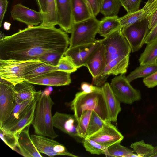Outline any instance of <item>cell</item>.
<instances>
[{
  "label": "cell",
  "mask_w": 157,
  "mask_h": 157,
  "mask_svg": "<svg viewBox=\"0 0 157 157\" xmlns=\"http://www.w3.org/2000/svg\"><path fill=\"white\" fill-rule=\"evenodd\" d=\"M69 45L66 33L55 27H28L0 40V60H38L51 52H66Z\"/></svg>",
  "instance_id": "1"
},
{
  "label": "cell",
  "mask_w": 157,
  "mask_h": 157,
  "mask_svg": "<svg viewBox=\"0 0 157 157\" xmlns=\"http://www.w3.org/2000/svg\"><path fill=\"white\" fill-rule=\"evenodd\" d=\"M54 104L50 95L42 92L36 104L31 124L36 134L53 139L58 136L54 129L52 113Z\"/></svg>",
  "instance_id": "2"
},
{
  "label": "cell",
  "mask_w": 157,
  "mask_h": 157,
  "mask_svg": "<svg viewBox=\"0 0 157 157\" xmlns=\"http://www.w3.org/2000/svg\"><path fill=\"white\" fill-rule=\"evenodd\" d=\"M70 106L78 121L85 111H94L104 121L111 122L102 90L90 93L83 91L77 93Z\"/></svg>",
  "instance_id": "3"
},
{
  "label": "cell",
  "mask_w": 157,
  "mask_h": 157,
  "mask_svg": "<svg viewBox=\"0 0 157 157\" xmlns=\"http://www.w3.org/2000/svg\"><path fill=\"white\" fill-rule=\"evenodd\" d=\"M42 63L39 60H0V78L15 85L24 81L25 74Z\"/></svg>",
  "instance_id": "4"
},
{
  "label": "cell",
  "mask_w": 157,
  "mask_h": 157,
  "mask_svg": "<svg viewBox=\"0 0 157 157\" xmlns=\"http://www.w3.org/2000/svg\"><path fill=\"white\" fill-rule=\"evenodd\" d=\"M100 24V21L93 17L81 22L73 23L68 48L95 42Z\"/></svg>",
  "instance_id": "5"
},
{
  "label": "cell",
  "mask_w": 157,
  "mask_h": 157,
  "mask_svg": "<svg viewBox=\"0 0 157 157\" xmlns=\"http://www.w3.org/2000/svg\"><path fill=\"white\" fill-rule=\"evenodd\" d=\"M121 29L120 28L101 39V44L105 47L107 64L117 58L129 57L131 48L122 34Z\"/></svg>",
  "instance_id": "6"
},
{
  "label": "cell",
  "mask_w": 157,
  "mask_h": 157,
  "mask_svg": "<svg viewBox=\"0 0 157 157\" xmlns=\"http://www.w3.org/2000/svg\"><path fill=\"white\" fill-rule=\"evenodd\" d=\"M121 74L112 79L111 88L120 102L132 104L141 98L140 91L133 88L124 75Z\"/></svg>",
  "instance_id": "7"
},
{
  "label": "cell",
  "mask_w": 157,
  "mask_h": 157,
  "mask_svg": "<svg viewBox=\"0 0 157 157\" xmlns=\"http://www.w3.org/2000/svg\"><path fill=\"white\" fill-rule=\"evenodd\" d=\"M148 25V20L145 18L122 28V34L132 52L139 50L144 44V40L150 31Z\"/></svg>",
  "instance_id": "8"
},
{
  "label": "cell",
  "mask_w": 157,
  "mask_h": 157,
  "mask_svg": "<svg viewBox=\"0 0 157 157\" xmlns=\"http://www.w3.org/2000/svg\"><path fill=\"white\" fill-rule=\"evenodd\" d=\"M14 85L0 78V127L8 119L16 104Z\"/></svg>",
  "instance_id": "9"
},
{
  "label": "cell",
  "mask_w": 157,
  "mask_h": 157,
  "mask_svg": "<svg viewBox=\"0 0 157 157\" xmlns=\"http://www.w3.org/2000/svg\"><path fill=\"white\" fill-rule=\"evenodd\" d=\"M31 138L38 151L50 157L62 155L71 157L78 156L70 153L63 144L46 136L32 134Z\"/></svg>",
  "instance_id": "10"
},
{
  "label": "cell",
  "mask_w": 157,
  "mask_h": 157,
  "mask_svg": "<svg viewBox=\"0 0 157 157\" xmlns=\"http://www.w3.org/2000/svg\"><path fill=\"white\" fill-rule=\"evenodd\" d=\"M101 44V39L96 40L92 43L68 48L64 56H69L78 68L86 66L91 55Z\"/></svg>",
  "instance_id": "11"
},
{
  "label": "cell",
  "mask_w": 157,
  "mask_h": 157,
  "mask_svg": "<svg viewBox=\"0 0 157 157\" xmlns=\"http://www.w3.org/2000/svg\"><path fill=\"white\" fill-rule=\"evenodd\" d=\"M54 127L74 138L78 142L82 143L84 139L79 137L77 132L78 121L73 115L56 111L52 117Z\"/></svg>",
  "instance_id": "12"
},
{
  "label": "cell",
  "mask_w": 157,
  "mask_h": 157,
  "mask_svg": "<svg viewBox=\"0 0 157 157\" xmlns=\"http://www.w3.org/2000/svg\"><path fill=\"white\" fill-rule=\"evenodd\" d=\"M70 74L56 70L48 72L25 81L32 84L52 86L68 85L71 82Z\"/></svg>",
  "instance_id": "13"
},
{
  "label": "cell",
  "mask_w": 157,
  "mask_h": 157,
  "mask_svg": "<svg viewBox=\"0 0 157 157\" xmlns=\"http://www.w3.org/2000/svg\"><path fill=\"white\" fill-rule=\"evenodd\" d=\"M129 59V57H120L110 61L100 74L93 78V84L98 86H103L109 75L125 74L127 71Z\"/></svg>",
  "instance_id": "14"
},
{
  "label": "cell",
  "mask_w": 157,
  "mask_h": 157,
  "mask_svg": "<svg viewBox=\"0 0 157 157\" xmlns=\"http://www.w3.org/2000/svg\"><path fill=\"white\" fill-rule=\"evenodd\" d=\"M13 19L24 23L28 27L41 24L44 20V14L29 8L21 3L14 5L11 11Z\"/></svg>",
  "instance_id": "15"
},
{
  "label": "cell",
  "mask_w": 157,
  "mask_h": 157,
  "mask_svg": "<svg viewBox=\"0 0 157 157\" xmlns=\"http://www.w3.org/2000/svg\"><path fill=\"white\" fill-rule=\"evenodd\" d=\"M111 122H105L100 130L88 138L107 147L116 142H121L124 136Z\"/></svg>",
  "instance_id": "16"
},
{
  "label": "cell",
  "mask_w": 157,
  "mask_h": 157,
  "mask_svg": "<svg viewBox=\"0 0 157 157\" xmlns=\"http://www.w3.org/2000/svg\"><path fill=\"white\" fill-rule=\"evenodd\" d=\"M30 125L17 135V144L14 150L25 157H41L34 145L29 133Z\"/></svg>",
  "instance_id": "17"
},
{
  "label": "cell",
  "mask_w": 157,
  "mask_h": 157,
  "mask_svg": "<svg viewBox=\"0 0 157 157\" xmlns=\"http://www.w3.org/2000/svg\"><path fill=\"white\" fill-rule=\"evenodd\" d=\"M42 91H37L34 97L20 104L16 103L10 117L3 127H0L6 131H9L36 103Z\"/></svg>",
  "instance_id": "18"
},
{
  "label": "cell",
  "mask_w": 157,
  "mask_h": 157,
  "mask_svg": "<svg viewBox=\"0 0 157 157\" xmlns=\"http://www.w3.org/2000/svg\"><path fill=\"white\" fill-rule=\"evenodd\" d=\"M58 25L66 33H71L73 24L71 0H56Z\"/></svg>",
  "instance_id": "19"
},
{
  "label": "cell",
  "mask_w": 157,
  "mask_h": 157,
  "mask_svg": "<svg viewBox=\"0 0 157 157\" xmlns=\"http://www.w3.org/2000/svg\"><path fill=\"white\" fill-rule=\"evenodd\" d=\"M106 64L105 47L104 44H101L91 55L86 66L93 78H94L100 74Z\"/></svg>",
  "instance_id": "20"
},
{
  "label": "cell",
  "mask_w": 157,
  "mask_h": 157,
  "mask_svg": "<svg viewBox=\"0 0 157 157\" xmlns=\"http://www.w3.org/2000/svg\"><path fill=\"white\" fill-rule=\"evenodd\" d=\"M107 108L109 121L116 122L121 111L120 102L114 94L109 84L105 83L101 87Z\"/></svg>",
  "instance_id": "21"
},
{
  "label": "cell",
  "mask_w": 157,
  "mask_h": 157,
  "mask_svg": "<svg viewBox=\"0 0 157 157\" xmlns=\"http://www.w3.org/2000/svg\"><path fill=\"white\" fill-rule=\"evenodd\" d=\"M73 23L81 22L93 17L86 0H71Z\"/></svg>",
  "instance_id": "22"
},
{
  "label": "cell",
  "mask_w": 157,
  "mask_h": 157,
  "mask_svg": "<svg viewBox=\"0 0 157 157\" xmlns=\"http://www.w3.org/2000/svg\"><path fill=\"white\" fill-rule=\"evenodd\" d=\"M32 84L24 81L14 85L16 103H21L34 97L37 91Z\"/></svg>",
  "instance_id": "23"
},
{
  "label": "cell",
  "mask_w": 157,
  "mask_h": 157,
  "mask_svg": "<svg viewBox=\"0 0 157 157\" xmlns=\"http://www.w3.org/2000/svg\"><path fill=\"white\" fill-rule=\"evenodd\" d=\"M121 28L117 16L104 17L101 21L98 33L105 38Z\"/></svg>",
  "instance_id": "24"
},
{
  "label": "cell",
  "mask_w": 157,
  "mask_h": 157,
  "mask_svg": "<svg viewBox=\"0 0 157 157\" xmlns=\"http://www.w3.org/2000/svg\"><path fill=\"white\" fill-rule=\"evenodd\" d=\"M157 71V63L140 65L132 71L126 77L130 82L134 80L140 78H145Z\"/></svg>",
  "instance_id": "25"
},
{
  "label": "cell",
  "mask_w": 157,
  "mask_h": 157,
  "mask_svg": "<svg viewBox=\"0 0 157 157\" xmlns=\"http://www.w3.org/2000/svg\"><path fill=\"white\" fill-rule=\"evenodd\" d=\"M47 9L44 14V20L40 25L46 27H53L58 25L57 10L56 0H47Z\"/></svg>",
  "instance_id": "26"
},
{
  "label": "cell",
  "mask_w": 157,
  "mask_h": 157,
  "mask_svg": "<svg viewBox=\"0 0 157 157\" xmlns=\"http://www.w3.org/2000/svg\"><path fill=\"white\" fill-rule=\"evenodd\" d=\"M130 147L138 157H153L157 153V146L154 147L151 144H146L143 140L132 143Z\"/></svg>",
  "instance_id": "27"
},
{
  "label": "cell",
  "mask_w": 157,
  "mask_h": 157,
  "mask_svg": "<svg viewBox=\"0 0 157 157\" xmlns=\"http://www.w3.org/2000/svg\"><path fill=\"white\" fill-rule=\"evenodd\" d=\"M116 142L109 146L105 153L106 156L131 157L138 156L134 154L133 151Z\"/></svg>",
  "instance_id": "28"
},
{
  "label": "cell",
  "mask_w": 157,
  "mask_h": 157,
  "mask_svg": "<svg viewBox=\"0 0 157 157\" xmlns=\"http://www.w3.org/2000/svg\"><path fill=\"white\" fill-rule=\"evenodd\" d=\"M157 58V40L147 44L143 52L139 59L140 65L154 63Z\"/></svg>",
  "instance_id": "29"
},
{
  "label": "cell",
  "mask_w": 157,
  "mask_h": 157,
  "mask_svg": "<svg viewBox=\"0 0 157 157\" xmlns=\"http://www.w3.org/2000/svg\"><path fill=\"white\" fill-rule=\"evenodd\" d=\"M121 6L119 0H103L100 12L105 17L116 16Z\"/></svg>",
  "instance_id": "30"
},
{
  "label": "cell",
  "mask_w": 157,
  "mask_h": 157,
  "mask_svg": "<svg viewBox=\"0 0 157 157\" xmlns=\"http://www.w3.org/2000/svg\"><path fill=\"white\" fill-rule=\"evenodd\" d=\"M145 18H147L146 14L143 8L135 12L127 13L119 18V20L121 26L122 28Z\"/></svg>",
  "instance_id": "31"
},
{
  "label": "cell",
  "mask_w": 157,
  "mask_h": 157,
  "mask_svg": "<svg viewBox=\"0 0 157 157\" xmlns=\"http://www.w3.org/2000/svg\"><path fill=\"white\" fill-rule=\"evenodd\" d=\"M36 104L8 131L18 135L27 126L30 125L33 119Z\"/></svg>",
  "instance_id": "32"
},
{
  "label": "cell",
  "mask_w": 157,
  "mask_h": 157,
  "mask_svg": "<svg viewBox=\"0 0 157 157\" xmlns=\"http://www.w3.org/2000/svg\"><path fill=\"white\" fill-rule=\"evenodd\" d=\"M143 9L148 21L150 30L157 23V0H148Z\"/></svg>",
  "instance_id": "33"
},
{
  "label": "cell",
  "mask_w": 157,
  "mask_h": 157,
  "mask_svg": "<svg viewBox=\"0 0 157 157\" xmlns=\"http://www.w3.org/2000/svg\"><path fill=\"white\" fill-rule=\"evenodd\" d=\"M105 122L106 121H103L94 111H92L86 138H88L100 130L102 128Z\"/></svg>",
  "instance_id": "34"
},
{
  "label": "cell",
  "mask_w": 157,
  "mask_h": 157,
  "mask_svg": "<svg viewBox=\"0 0 157 157\" xmlns=\"http://www.w3.org/2000/svg\"><path fill=\"white\" fill-rule=\"evenodd\" d=\"M57 69V66H52L42 63L25 74L24 76V81Z\"/></svg>",
  "instance_id": "35"
},
{
  "label": "cell",
  "mask_w": 157,
  "mask_h": 157,
  "mask_svg": "<svg viewBox=\"0 0 157 157\" xmlns=\"http://www.w3.org/2000/svg\"><path fill=\"white\" fill-rule=\"evenodd\" d=\"M86 150L91 154H104L107 147L101 145L88 138L84 139L82 142Z\"/></svg>",
  "instance_id": "36"
},
{
  "label": "cell",
  "mask_w": 157,
  "mask_h": 157,
  "mask_svg": "<svg viewBox=\"0 0 157 157\" xmlns=\"http://www.w3.org/2000/svg\"><path fill=\"white\" fill-rule=\"evenodd\" d=\"M92 113V111H84L78 121L77 127V132L79 137L85 139L88 125Z\"/></svg>",
  "instance_id": "37"
},
{
  "label": "cell",
  "mask_w": 157,
  "mask_h": 157,
  "mask_svg": "<svg viewBox=\"0 0 157 157\" xmlns=\"http://www.w3.org/2000/svg\"><path fill=\"white\" fill-rule=\"evenodd\" d=\"M65 52H53L45 54L40 57L38 60L41 62L53 66H57L61 58Z\"/></svg>",
  "instance_id": "38"
},
{
  "label": "cell",
  "mask_w": 157,
  "mask_h": 157,
  "mask_svg": "<svg viewBox=\"0 0 157 157\" xmlns=\"http://www.w3.org/2000/svg\"><path fill=\"white\" fill-rule=\"evenodd\" d=\"M77 68L69 56H63L59 62L57 70L71 73L75 71Z\"/></svg>",
  "instance_id": "39"
},
{
  "label": "cell",
  "mask_w": 157,
  "mask_h": 157,
  "mask_svg": "<svg viewBox=\"0 0 157 157\" xmlns=\"http://www.w3.org/2000/svg\"><path fill=\"white\" fill-rule=\"evenodd\" d=\"M0 136L2 140L6 145L14 150L17 144V134L0 128Z\"/></svg>",
  "instance_id": "40"
},
{
  "label": "cell",
  "mask_w": 157,
  "mask_h": 157,
  "mask_svg": "<svg viewBox=\"0 0 157 157\" xmlns=\"http://www.w3.org/2000/svg\"><path fill=\"white\" fill-rule=\"evenodd\" d=\"M142 0H119L121 5L127 13L135 12L139 10Z\"/></svg>",
  "instance_id": "41"
},
{
  "label": "cell",
  "mask_w": 157,
  "mask_h": 157,
  "mask_svg": "<svg viewBox=\"0 0 157 157\" xmlns=\"http://www.w3.org/2000/svg\"><path fill=\"white\" fill-rule=\"evenodd\" d=\"M103 0H86L93 17H95L100 12Z\"/></svg>",
  "instance_id": "42"
},
{
  "label": "cell",
  "mask_w": 157,
  "mask_h": 157,
  "mask_svg": "<svg viewBox=\"0 0 157 157\" xmlns=\"http://www.w3.org/2000/svg\"><path fill=\"white\" fill-rule=\"evenodd\" d=\"M143 82L148 88H153L157 86V71L144 78Z\"/></svg>",
  "instance_id": "43"
},
{
  "label": "cell",
  "mask_w": 157,
  "mask_h": 157,
  "mask_svg": "<svg viewBox=\"0 0 157 157\" xmlns=\"http://www.w3.org/2000/svg\"><path fill=\"white\" fill-rule=\"evenodd\" d=\"M157 40V23L149 31L144 40V44H149Z\"/></svg>",
  "instance_id": "44"
},
{
  "label": "cell",
  "mask_w": 157,
  "mask_h": 157,
  "mask_svg": "<svg viewBox=\"0 0 157 157\" xmlns=\"http://www.w3.org/2000/svg\"><path fill=\"white\" fill-rule=\"evenodd\" d=\"M81 88L82 91L86 93H90L102 90L101 87L94 86L93 85L86 82L81 83Z\"/></svg>",
  "instance_id": "45"
},
{
  "label": "cell",
  "mask_w": 157,
  "mask_h": 157,
  "mask_svg": "<svg viewBox=\"0 0 157 157\" xmlns=\"http://www.w3.org/2000/svg\"><path fill=\"white\" fill-rule=\"evenodd\" d=\"M8 4L7 0H0V27L7 11Z\"/></svg>",
  "instance_id": "46"
},
{
  "label": "cell",
  "mask_w": 157,
  "mask_h": 157,
  "mask_svg": "<svg viewBox=\"0 0 157 157\" xmlns=\"http://www.w3.org/2000/svg\"><path fill=\"white\" fill-rule=\"evenodd\" d=\"M40 9V11L43 14L46 13L47 9V0H36Z\"/></svg>",
  "instance_id": "47"
},
{
  "label": "cell",
  "mask_w": 157,
  "mask_h": 157,
  "mask_svg": "<svg viewBox=\"0 0 157 157\" xmlns=\"http://www.w3.org/2000/svg\"><path fill=\"white\" fill-rule=\"evenodd\" d=\"M153 157H157V153L155 154L153 156Z\"/></svg>",
  "instance_id": "48"
},
{
  "label": "cell",
  "mask_w": 157,
  "mask_h": 157,
  "mask_svg": "<svg viewBox=\"0 0 157 157\" xmlns=\"http://www.w3.org/2000/svg\"><path fill=\"white\" fill-rule=\"evenodd\" d=\"M154 63H157V58L155 60Z\"/></svg>",
  "instance_id": "49"
}]
</instances>
